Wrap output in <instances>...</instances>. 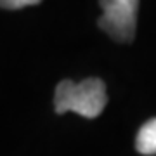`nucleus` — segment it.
<instances>
[{
  "label": "nucleus",
  "mask_w": 156,
  "mask_h": 156,
  "mask_svg": "<svg viewBox=\"0 0 156 156\" xmlns=\"http://www.w3.org/2000/svg\"><path fill=\"white\" fill-rule=\"evenodd\" d=\"M102 16L99 17V28L106 31L113 40L130 44L135 37L137 24V0H104L101 2Z\"/></svg>",
  "instance_id": "f03ea898"
},
{
  "label": "nucleus",
  "mask_w": 156,
  "mask_h": 156,
  "mask_svg": "<svg viewBox=\"0 0 156 156\" xmlns=\"http://www.w3.org/2000/svg\"><path fill=\"white\" fill-rule=\"evenodd\" d=\"M108 102L106 85L101 78H87L80 83L62 80L56 87V113L73 111L83 118H97Z\"/></svg>",
  "instance_id": "f257e3e1"
},
{
  "label": "nucleus",
  "mask_w": 156,
  "mask_h": 156,
  "mask_svg": "<svg viewBox=\"0 0 156 156\" xmlns=\"http://www.w3.org/2000/svg\"><path fill=\"white\" fill-rule=\"evenodd\" d=\"M135 149L146 156L156 154V118L146 122L140 127L139 134L135 137Z\"/></svg>",
  "instance_id": "7ed1b4c3"
},
{
  "label": "nucleus",
  "mask_w": 156,
  "mask_h": 156,
  "mask_svg": "<svg viewBox=\"0 0 156 156\" xmlns=\"http://www.w3.org/2000/svg\"><path fill=\"white\" fill-rule=\"evenodd\" d=\"M38 0H2L0 7H4V9H23V7L38 5Z\"/></svg>",
  "instance_id": "20e7f679"
}]
</instances>
